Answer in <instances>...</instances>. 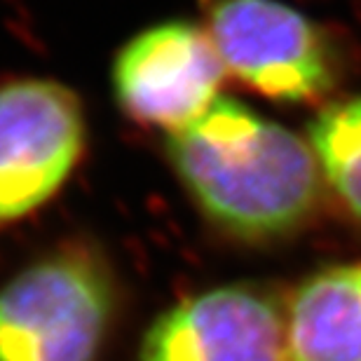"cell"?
<instances>
[{"mask_svg":"<svg viewBox=\"0 0 361 361\" xmlns=\"http://www.w3.org/2000/svg\"><path fill=\"white\" fill-rule=\"evenodd\" d=\"M180 183L216 226L242 240H277L312 219L322 169L307 139L235 99L167 136Z\"/></svg>","mask_w":361,"mask_h":361,"instance_id":"1","label":"cell"},{"mask_svg":"<svg viewBox=\"0 0 361 361\" xmlns=\"http://www.w3.org/2000/svg\"><path fill=\"white\" fill-rule=\"evenodd\" d=\"M115 310L106 263L52 251L0 286V361H97Z\"/></svg>","mask_w":361,"mask_h":361,"instance_id":"2","label":"cell"},{"mask_svg":"<svg viewBox=\"0 0 361 361\" xmlns=\"http://www.w3.org/2000/svg\"><path fill=\"white\" fill-rule=\"evenodd\" d=\"M204 31L226 73L263 97L300 104L336 80L322 28L279 0H216Z\"/></svg>","mask_w":361,"mask_h":361,"instance_id":"3","label":"cell"},{"mask_svg":"<svg viewBox=\"0 0 361 361\" xmlns=\"http://www.w3.org/2000/svg\"><path fill=\"white\" fill-rule=\"evenodd\" d=\"M82 146L85 113L66 85H0V219L45 204L71 176Z\"/></svg>","mask_w":361,"mask_h":361,"instance_id":"4","label":"cell"},{"mask_svg":"<svg viewBox=\"0 0 361 361\" xmlns=\"http://www.w3.org/2000/svg\"><path fill=\"white\" fill-rule=\"evenodd\" d=\"M226 68L204 28L167 21L134 35L113 63V90L129 118L178 132L221 97Z\"/></svg>","mask_w":361,"mask_h":361,"instance_id":"5","label":"cell"},{"mask_svg":"<svg viewBox=\"0 0 361 361\" xmlns=\"http://www.w3.org/2000/svg\"><path fill=\"white\" fill-rule=\"evenodd\" d=\"M139 361H286L284 298L261 284L188 295L150 324Z\"/></svg>","mask_w":361,"mask_h":361,"instance_id":"6","label":"cell"},{"mask_svg":"<svg viewBox=\"0 0 361 361\" xmlns=\"http://www.w3.org/2000/svg\"><path fill=\"white\" fill-rule=\"evenodd\" d=\"M286 361H361V263L317 270L284 298Z\"/></svg>","mask_w":361,"mask_h":361,"instance_id":"7","label":"cell"},{"mask_svg":"<svg viewBox=\"0 0 361 361\" xmlns=\"http://www.w3.org/2000/svg\"><path fill=\"white\" fill-rule=\"evenodd\" d=\"M307 134L324 183L361 221V97L326 106Z\"/></svg>","mask_w":361,"mask_h":361,"instance_id":"8","label":"cell"}]
</instances>
